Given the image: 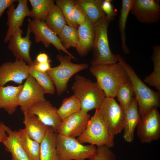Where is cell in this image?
Returning <instances> with one entry per match:
<instances>
[{
	"mask_svg": "<svg viewBox=\"0 0 160 160\" xmlns=\"http://www.w3.org/2000/svg\"><path fill=\"white\" fill-rule=\"evenodd\" d=\"M89 70L106 97H116L120 86L129 80L125 68L119 62L92 65Z\"/></svg>",
	"mask_w": 160,
	"mask_h": 160,
	"instance_id": "1",
	"label": "cell"
},
{
	"mask_svg": "<svg viewBox=\"0 0 160 160\" xmlns=\"http://www.w3.org/2000/svg\"><path fill=\"white\" fill-rule=\"evenodd\" d=\"M118 62L124 67L133 86L135 98L137 102L140 118L154 108L160 106V92L154 91L139 78L132 67L120 55Z\"/></svg>",
	"mask_w": 160,
	"mask_h": 160,
	"instance_id": "2",
	"label": "cell"
},
{
	"mask_svg": "<svg viewBox=\"0 0 160 160\" xmlns=\"http://www.w3.org/2000/svg\"><path fill=\"white\" fill-rule=\"evenodd\" d=\"M71 89L80 101L81 110L87 113L99 108L106 97L97 82L79 74L76 75Z\"/></svg>",
	"mask_w": 160,
	"mask_h": 160,
	"instance_id": "3",
	"label": "cell"
},
{
	"mask_svg": "<svg viewBox=\"0 0 160 160\" xmlns=\"http://www.w3.org/2000/svg\"><path fill=\"white\" fill-rule=\"evenodd\" d=\"M113 20L105 15L95 23V35L92 50L93 57L92 65L115 63L118 62L117 55L113 54L110 48L108 29Z\"/></svg>",
	"mask_w": 160,
	"mask_h": 160,
	"instance_id": "4",
	"label": "cell"
},
{
	"mask_svg": "<svg viewBox=\"0 0 160 160\" xmlns=\"http://www.w3.org/2000/svg\"><path fill=\"white\" fill-rule=\"evenodd\" d=\"M56 58L60 62L58 66L51 67L47 72L50 76L56 88L57 95H62L67 90L70 79L76 73L88 67L86 63L75 64L72 58L67 55H57Z\"/></svg>",
	"mask_w": 160,
	"mask_h": 160,
	"instance_id": "5",
	"label": "cell"
},
{
	"mask_svg": "<svg viewBox=\"0 0 160 160\" xmlns=\"http://www.w3.org/2000/svg\"><path fill=\"white\" fill-rule=\"evenodd\" d=\"M97 147L84 145L75 137L57 134L56 149L58 160H85L95 155Z\"/></svg>",
	"mask_w": 160,
	"mask_h": 160,
	"instance_id": "6",
	"label": "cell"
},
{
	"mask_svg": "<svg viewBox=\"0 0 160 160\" xmlns=\"http://www.w3.org/2000/svg\"><path fill=\"white\" fill-rule=\"evenodd\" d=\"M114 139L109 134L98 108L95 109L86 129L77 139L81 143H88L97 146L105 145L111 148L114 145Z\"/></svg>",
	"mask_w": 160,
	"mask_h": 160,
	"instance_id": "7",
	"label": "cell"
},
{
	"mask_svg": "<svg viewBox=\"0 0 160 160\" xmlns=\"http://www.w3.org/2000/svg\"><path fill=\"white\" fill-rule=\"evenodd\" d=\"M99 109L109 134L114 138L124 129L125 110L114 98L106 97Z\"/></svg>",
	"mask_w": 160,
	"mask_h": 160,
	"instance_id": "8",
	"label": "cell"
},
{
	"mask_svg": "<svg viewBox=\"0 0 160 160\" xmlns=\"http://www.w3.org/2000/svg\"><path fill=\"white\" fill-rule=\"evenodd\" d=\"M137 135L143 143H149L160 137V115L154 108L140 118L137 126Z\"/></svg>",
	"mask_w": 160,
	"mask_h": 160,
	"instance_id": "9",
	"label": "cell"
},
{
	"mask_svg": "<svg viewBox=\"0 0 160 160\" xmlns=\"http://www.w3.org/2000/svg\"><path fill=\"white\" fill-rule=\"evenodd\" d=\"M31 31L28 25L26 36H22L23 30L20 28L17 29L9 39L8 49L16 59L25 62L30 66L34 65V62L30 55V49L32 42L30 39Z\"/></svg>",
	"mask_w": 160,
	"mask_h": 160,
	"instance_id": "10",
	"label": "cell"
},
{
	"mask_svg": "<svg viewBox=\"0 0 160 160\" xmlns=\"http://www.w3.org/2000/svg\"><path fill=\"white\" fill-rule=\"evenodd\" d=\"M28 25L31 32L34 35L35 42L37 43L41 42L46 48L49 47L50 44H52L60 52L62 51L70 56L73 59L76 60V57L64 48L57 35L47 26L44 21L35 19L32 20L29 18Z\"/></svg>",
	"mask_w": 160,
	"mask_h": 160,
	"instance_id": "11",
	"label": "cell"
},
{
	"mask_svg": "<svg viewBox=\"0 0 160 160\" xmlns=\"http://www.w3.org/2000/svg\"><path fill=\"white\" fill-rule=\"evenodd\" d=\"M130 11L141 23L148 25L156 23L160 19V1L134 0Z\"/></svg>",
	"mask_w": 160,
	"mask_h": 160,
	"instance_id": "12",
	"label": "cell"
},
{
	"mask_svg": "<svg viewBox=\"0 0 160 160\" xmlns=\"http://www.w3.org/2000/svg\"><path fill=\"white\" fill-rule=\"evenodd\" d=\"M43 89L36 79L29 75L23 84L18 98V105L21 111H26L34 104L46 100Z\"/></svg>",
	"mask_w": 160,
	"mask_h": 160,
	"instance_id": "13",
	"label": "cell"
},
{
	"mask_svg": "<svg viewBox=\"0 0 160 160\" xmlns=\"http://www.w3.org/2000/svg\"><path fill=\"white\" fill-rule=\"evenodd\" d=\"M90 115L81 110L62 120L57 130L58 134L75 138L84 132Z\"/></svg>",
	"mask_w": 160,
	"mask_h": 160,
	"instance_id": "14",
	"label": "cell"
},
{
	"mask_svg": "<svg viewBox=\"0 0 160 160\" xmlns=\"http://www.w3.org/2000/svg\"><path fill=\"white\" fill-rule=\"evenodd\" d=\"M30 66L24 61L16 59L14 62H7L0 65V86L10 81L21 85L29 76Z\"/></svg>",
	"mask_w": 160,
	"mask_h": 160,
	"instance_id": "15",
	"label": "cell"
},
{
	"mask_svg": "<svg viewBox=\"0 0 160 160\" xmlns=\"http://www.w3.org/2000/svg\"><path fill=\"white\" fill-rule=\"evenodd\" d=\"M17 1L18 4L16 8L14 3L8 8L7 12L8 17L6 24L8 28L3 40L5 43L8 42L14 32L22 26L26 17H31L30 10L27 5V1L18 0Z\"/></svg>",
	"mask_w": 160,
	"mask_h": 160,
	"instance_id": "16",
	"label": "cell"
},
{
	"mask_svg": "<svg viewBox=\"0 0 160 160\" xmlns=\"http://www.w3.org/2000/svg\"><path fill=\"white\" fill-rule=\"evenodd\" d=\"M57 111V109L46 100L34 104L26 111L36 116L44 124L52 127L57 133V129L62 120Z\"/></svg>",
	"mask_w": 160,
	"mask_h": 160,
	"instance_id": "17",
	"label": "cell"
},
{
	"mask_svg": "<svg viewBox=\"0 0 160 160\" xmlns=\"http://www.w3.org/2000/svg\"><path fill=\"white\" fill-rule=\"evenodd\" d=\"M77 30L78 41L75 48L78 54L84 57L92 49L95 35V23L86 18L85 22Z\"/></svg>",
	"mask_w": 160,
	"mask_h": 160,
	"instance_id": "18",
	"label": "cell"
},
{
	"mask_svg": "<svg viewBox=\"0 0 160 160\" xmlns=\"http://www.w3.org/2000/svg\"><path fill=\"white\" fill-rule=\"evenodd\" d=\"M23 85L17 86H0V108L4 109L11 115L15 111L18 105V98Z\"/></svg>",
	"mask_w": 160,
	"mask_h": 160,
	"instance_id": "19",
	"label": "cell"
},
{
	"mask_svg": "<svg viewBox=\"0 0 160 160\" xmlns=\"http://www.w3.org/2000/svg\"><path fill=\"white\" fill-rule=\"evenodd\" d=\"M7 137L3 143L6 150L11 154V160H29L23 146L18 132L4 125Z\"/></svg>",
	"mask_w": 160,
	"mask_h": 160,
	"instance_id": "20",
	"label": "cell"
},
{
	"mask_svg": "<svg viewBox=\"0 0 160 160\" xmlns=\"http://www.w3.org/2000/svg\"><path fill=\"white\" fill-rule=\"evenodd\" d=\"M140 119L138 104L134 97L130 106L125 111L123 137L125 141L129 143L133 141L135 131Z\"/></svg>",
	"mask_w": 160,
	"mask_h": 160,
	"instance_id": "21",
	"label": "cell"
},
{
	"mask_svg": "<svg viewBox=\"0 0 160 160\" xmlns=\"http://www.w3.org/2000/svg\"><path fill=\"white\" fill-rule=\"evenodd\" d=\"M23 113V123L26 133L30 138L40 143L44 136L48 126L36 115L29 113L26 111Z\"/></svg>",
	"mask_w": 160,
	"mask_h": 160,
	"instance_id": "22",
	"label": "cell"
},
{
	"mask_svg": "<svg viewBox=\"0 0 160 160\" xmlns=\"http://www.w3.org/2000/svg\"><path fill=\"white\" fill-rule=\"evenodd\" d=\"M57 134L53 128L47 127L44 136L40 143L39 160H58L56 149Z\"/></svg>",
	"mask_w": 160,
	"mask_h": 160,
	"instance_id": "23",
	"label": "cell"
},
{
	"mask_svg": "<svg viewBox=\"0 0 160 160\" xmlns=\"http://www.w3.org/2000/svg\"><path fill=\"white\" fill-rule=\"evenodd\" d=\"M103 0H73L87 18L95 23L105 16L102 9Z\"/></svg>",
	"mask_w": 160,
	"mask_h": 160,
	"instance_id": "24",
	"label": "cell"
},
{
	"mask_svg": "<svg viewBox=\"0 0 160 160\" xmlns=\"http://www.w3.org/2000/svg\"><path fill=\"white\" fill-rule=\"evenodd\" d=\"M44 22L47 26L57 35L67 25L61 11L56 4L48 14Z\"/></svg>",
	"mask_w": 160,
	"mask_h": 160,
	"instance_id": "25",
	"label": "cell"
},
{
	"mask_svg": "<svg viewBox=\"0 0 160 160\" xmlns=\"http://www.w3.org/2000/svg\"><path fill=\"white\" fill-rule=\"evenodd\" d=\"M134 0H122L119 20V28L120 33L121 47L123 51L126 54L130 53L126 43L125 30L127 19Z\"/></svg>",
	"mask_w": 160,
	"mask_h": 160,
	"instance_id": "26",
	"label": "cell"
},
{
	"mask_svg": "<svg viewBox=\"0 0 160 160\" xmlns=\"http://www.w3.org/2000/svg\"><path fill=\"white\" fill-rule=\"evenodd\" d=\"M153 53L151 57L153 64L152 72L145 77L144 81L155 87L160 92V46L156 45L152 47Z\"/></svg>",
	"mask_w": 160,
	"mask_h": 160,
	"instance_id": "27",
	"label": "cell"
},
{
	"mask_svg": "<svg viewBox=\"0 0 160 160\" xmlns=\"http://www.w3.org/2000/svg\"><path fill=\"white\" fill-rule=\"evenodd\" d=\"M18 132L23 148L29 160H39L40 143L30 138L24 129Z\"/></svg>",
	"mask_w": 160,
	"mask_h": 160,
	"instance_id": "28",
	"label": "cell"
},
{
	"mask_svg": "<svg viewBox=\"0 0 160 160\" xmlns=\"http://www.w3.org/2000/svg\"><path fill=\"white\" fill-rule=\"evenodd\" d=\"M32 8L30 10L31 17L44 21L48 13L54 5L53 0H29Z\"/></svg>",
	"mask_w": 160,
	"mask_h": 160,
	"instance_id": "29",
	"label": "cell"
},
{
	"mask_svg": "<svg viewBox=\"0 0 160 160\" xmlns=\"http://www.w3.org/2000/svg\"><path fill=\"white\" fill-rule=\"evenodd\" d=\"M81 109L79 99L74 95L64 98L62 104L57 109V113L62 120Z\"/></svg>",
	"mask_w": 160,
	"mask_h": 160,
	"instance_id": "30",
	"label": "cell"
},
{
	"mask_svg": "<svg viewBox=\"0 0 160 160\" xmlns=\"http://www.w3.org/2000/svg\"><path fill=\"white\" fill-rule=\"evenodd\" d=\"M29 75L32 76L43 89L44 93L53 94L55 92V87L52 79L47 73L39 71L33 66H30Z\"/></svg>",
	"mask_w": 160,
	"mask_h": 160,
	"instance_id": "31",
	"label": "cell"
},
{
	"mask_svg": "<svg viewBox=\"0 0 160 160\" xmlns=\"http://www.w3.org/2000/svg\"><path fill=\"white\" fill-rule=\"evenodd\" d=\"M57 36L62 45L66 50L71 47H76L78 41L77 29L66 25Z\"/></svg>",
	"mask_w": 160,
	"mask_h": 160,
	"instance_id": "32",
	"label": "cell"
},
{
	"mask_svg": "<svg viewBox=\"0 0 160 160\" xmlns=\"http://www.w3.org/2000/svg\"><path fill=\"white\" fill-rule=\"evenodd\" d=\"M134 95L133 86L129 80L122 84L119 87L116 97L119 104L125 111L131 105Z\"/></svg>",
	"mask_w": 160,
	"mask_h": 160,
	"instance_id": "33",
	"label": "cell"
},
{
	"mask_svg": "<svg viewBox=\"0 0 160 160\" xmlns=\"http://www.w3.org/2000/svg\"><path fill=\"white\" fill-rule=\"evenodd\" d=\"M54 1L61 11L67 24L77 29L78 26L74 22L72 17V11L74 5L73 0H56Z\"/></svg>",
	"mask_w": 160,
	"mask_h": 160,
	"instance_id": "34",
	"label": "cell"
},
{
	"mask_svg": "<svg viewBox=\"0 0 160 160\" xmlns=\"http://www.w3.org/2000/svg\"><path fill=\"white\" fill-rule=\"evenodd\" d=\"M89 160H117L110 148L105 145L98 146L95 155Z\"/></svg>",
	"mask_w": 160,
	"mask_h": 160,
	"instance_id": "35",
	"label": "cell"
},
{
	"mask_svg": "<svg viewBox=\"0 0 160 160\" xmlns=\"http://www.w3.org/2000/svg\"><path fill=\"white\" fill-rule=\"evenodd\" d=\"M102 8L106 17L113 20H114L116 14L112 4V0H103Z\"/></svg>",
	"mask_w": 160,
	"mask_h": 160,
	"instance_id": "36",
	"label": "cell"
},
{
	"mask_svg": "<svg viewBox=\"0 0 160 160\" xmlns=\"http://www.w3.org/2000/svg\"><path fill=\"white\" fill-rule=\"evenodd\" d=\"M72 17L74 22L78 26L83 23L86 19V17L81 10L74 5L73 8Z\"/></svg>",
	"mask_w": 160,
	"mask_h": 160,
	"instance_id": "37",
	"label": "cell"
},
{
	"mask_svg": "<svg viewBox=\"0 0 160 160\" xmlns=\"http://www.w3.org/2000/svg\"><path fill=\"white\" fill-rule=\"evenodd\" d=\"M34 62L33 66L35 69L39 71L47 73L51 68L50 62L39 63L36 62L35 61Z\"/></svg>",
	"mask_w": 160,
	"mask_h": 160,
	"instance_id": "38",
	"label": "cell"
},
{
	"mask_svg": "<svg viewBox=\"0 0 160 160\" xmlns=\"http://www.w3.org/2000/svg\"><path fill=\"white\" fill-rule=\"evenodd\" d=\"M17 0H0V18L7 8H9Z\"/></svg>",
	"mask_w": 160,
	"mask_h": 160,
	"instance_id": "39",
	"label": "cell"
},
{
	"mask_svg": "<svg viewBox=\"0 0 160 160\" xmlns=\"http://www.w3.org/2000/svg\"><path fill=\"white\" fill-rule=\"evenodd\" d=\"M35 61L37 63H51V60L49 59L47 54L45 52H41L37 55Z\"/></svg>",
	"mask_w": 160,
	"mask_h": 160,
	"instance_id": "40",
	"label": "cell"
},
{
	"mask_svg": "<svg viewBox=\"0 0 160 160\" xmlns=\"http://www.w3.org/2000/svg\"><path fill=\"white\" fill-rule=\"evenodd\" d=\"M4 124L0 122V143H3L7 137L4 128Z\"/></svg>",
	"mask_w": 160,
	"mask_h": 160,
	"instance_id": "41",
	"label": "cell"
}]
</instances>
